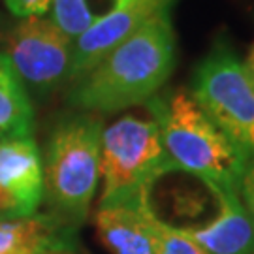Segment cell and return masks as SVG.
I'll return each mask as SVG.
<instances>
[{"instance_id":"obj_9","label":"cell","mask_w":254,"mask_h":254,"mask_svg":"<svg viewBox=\"0 0 254 254\" xmlns=\"http://www.w3.org/2000/svg\"><path fill=\"white\" fill-rule=\"evenodd\" d=\"M217 217L203 226L183 228L209 254H254V218L236 190L213 192Z\"/></svg>"},{"instance_id":"obj_8","label":"cell","mask_w":254,"mask_h":254,"mask_svg":"<svg viewBox=\"0 0 254 254\" xmlns=\"http://www.w3.org/2000/svg\"><path fill=\"white\" fill-rule=\"evenodd\" d=\"M44 200V162L32 137L0 141V220L36 215Z\"/></svg>"},{"instance_id":"obj_5","label":"cell","mask_w":254,"mask_h":254,"mask_svg":"<svg viewBox=\"0 0 254 254\" xmlns=\"http://www.w3.org/2000/svg\"><path fill=\"white\" fill-rule=\"evenodd\" d=\"M190 92L247 158H254V73L226 38L198 63Z\"/></svg>"},{"instance_id":"obj_6","label":"cell","mask_w":254,"mask_h":254,"mask_svg":"<svg viewBox=\"0 0 254 254\" xmlns=\"http://www.w3.org/2000/svg\"><path fill=\"white\" fill-rule=\"evenodd\" d=\"M73 42L46 15L21 19L6 42V57L19 77L42 94L70 81Z\"/></svg>"},{"instance_id":"obj_4","label":"cell","mask_w":254,"mask_h":254,"mask_svg":"<svg viewBox=\"0 0 254 254\" xmlns=\"http://www.w3.org/2000/svg\"><path fill=\"white\" fill-rule=\"evenodd\" d=\"M172 170L153 119H119L102 130L100 207L149 203L153 185Z\"/></svg>"},{"instance_id":"obj_14","label":"cell","mask_w":254,"mask_h":254,"mask_svg":"<svg viewBox=\"0 0 254 254\" xmlns=\"http://www.w3.org/2000/svg\"><path fill=\"white\" fill-rule=\"evenodd\" d=\"M51 19L72 42H75L96 21L87 0H53Z\"/></svg>"},{"instance_id":"obj_13","label":"cell","mask_w":254,"mask_h":254,"mask_svg":"<svg viewBox=\"0 0 254 254\" xmlns=\"http://www.w3.org/2000/svg\"><path fill=\"white\" fill-rule=\"evenodd\" d=\"M149 224L154 234L156 254H209L203 247H200L183 228H175L149 211Z\"/></svg>"},{"instance_id":"obj_3","label":"cell","mask_w":254,"mask_h":254,"mask_svg":"<svg viewBox=\"0 0 254 254\" xmlns=\"http://www.w3.org/2000/svg\"><path fill=\"white\" fill-rule=\"evenodd\" d=\"M102 125L96 113L63 117L53 128L44 158V194L68 224L87 218L100 179Z\"/></svg>"},{"instance_id":"obj_7","label":"cell","mask_w":254,"mask_h":254,"mask_svg":"<svg viewBox=\"0 0 254 254\" xmlns=\"http://www.w3.org/2000/svg\"><path fill=\"white\" fill-rule=\"evenodd\" d=\"M175 0H125L104 13L73 42L70 81L81 77L113 47L132 36L154 15L170 11Z\"/></svg>"},{"instance_id":"obj_15","label":"cell","mask_w":254,"mask_h":254,"mask_svg":"<svg viewBox=\"0 0 254 254\" xmlns=\"http://www.w3.org/2000/svg\"><path fill=\"white\" fill-rule=\"evenodd\" d=\"M53 0H4L6 8L15 17H32V15H46L51 8Z\"/></svg>"},{"instance_id":"obj_16","label":"cell","mask_w":254,"mask_h":254,"mask_svg":"<svg viewBox=\"0 0 254 254\" xmlns=\"http://www.w3.org/2000/svg\"><path fill=\"white\" fill-rule=\"evenodd\" d=\"M237 194L243 201V205L247 207V211L251 213V217L254 218V158H249L245 164V170L241 173L239 179V189Z\"/></svg>"},{"instance_id":"obj_12","label":"cell","mask_w":254,"mask_h":254,"mask_svg":"<svg viewBox=\"0 0 254 254\" xmlns=\"http://www.w3.org/2000/svg\"><path fill=\"white\" fill-rule=\"evenodd\" d=\"M34 108L25 83L6 53H0V141L32 137Z\"/></svg>"},{"instance_id":"obj_17","label":"cell","mask_w":254,"mask_h":254,"mask_svg":"<svg viewBox=\"0 0 254 254\" xmlns=\"http://www.w3.org/2000/svg\"><path fill=\"white\" fill-rule=\"evenodd\" d=\"M245 64H247V68L254 73V42H253V46H251V51H249V55H247Z\"/></svg>"},{"instance_id":"obj_1","label":"cell","mask_w":254,"mask_h":254,"mask_svg":"<svg viewBox=\"0 0 254 254\" xmlns=\"http://www.w3.org/2000/svg\"><path fill=\"white\" fill-rule=\"evenodd\" d=\"M175 64L177 38L170 9L154 15L73 79L68 102L89 113H115L147 104L170 79Z\"/></svg>"},{"instance_id":"obj_2","label":"cell","mask_w":254,"mask_h":254,"mask_svg":"<svg viewBox=\"0 0 254 254\" xmlns=\"http://www.w3.org/2000/svg\"><path fill=\"white\" fill-rule=\"evenodd\" d=\"M145 106L158 127L173 170L198 177L211 192H237L249 158L209 117L190 91H160Z\"/></svg>"},{"instance_id":"obj_11","label":"cell","mask_w":254,"mask_h":254,"mask_svg":"<svg viewBox=\"0 0 254 254\" xmlns=\"http://www.w3.org/2000/svg\"><path fill=\"white\" fill-rule=\"evenodd\" d=\"M70 224L57 215L0 220V254H47L72 251Z\"/></svg>"},{"instance_id":"obj_18","label":"cell","mask_w":254,"mask_h":254,"mask_svg":"<svg viewBox=\"0 0 254 254\" xmlns=\"http://www.w3.org/2000/svg\"><path fill=\"white\" fill-rule=\"evenodd\" d=\"M47 254H73L72 251H57V253H47Z\"/></svg>"},{"instance_id":"obj_10","label":"cell","mask_w":254,"mask_h":254,"mask_svg":"<svg viewBox=\"0 0 254 254\" xmlns=\"http://www.w3.org/2000/svg\"><path fill=\"white\" fill-rule=\"evenodd\" d=\"M149 211L151 201L139 207H98L94 224L104 247L111 254H156Z\"/></svg>"},{"instance_id":"obj_19","label":"cell","mask_w":254,"mask_h":254,"mask_svg":"<svg viewBox=\"0 0 254 254\" xmlns=\"http://www.w3.org/2000/svg\"><path fill=\"white\" fill-rule=\"evenodd\" d=\"M121 2H125V0H111V4L115 6V4H121Z\"/></svg>"}]
</instances>
